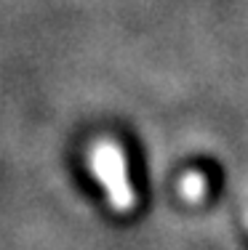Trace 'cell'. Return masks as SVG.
<instances>
[{
  "label": "cell",
  "instance_id": "cell-2",
  "mask_svg": "<svg viewBox=\"0 0 248 250\" xmlns=\"http://www.w3.org/2000/svg\"><path fill=\"white\" fill-rule=\"evenodd\" d=\"M205 189H208V184H205V176L200 173V170H187L179 181V194L187 202H192V205L195 202H203Z\"/></svg>",
  "mask_w": 248,
  "mask_h": 250
},
{
  "label": "cell",
  "instance_id": "cell-1",
  "mask_svg": "<svg viewBox=\"0 0 248 250\" xmlns=\"http://www.w3.org/2000/svg\"><path fill=\"white\" fill-rule=\"evenodd\" d=\"M88 163H91V170L96 176V181L102 184L112 210L131 213L136 208V192H134L131 181H128L126 152L120 149V144H115L112 139H99L91 146Z\"/></svg>",
  "mask_w": 248,
  "mask_h": 250
},
{
  "label": "cell",
  "instance_id": "cell-3",
  "mask_svg": "<svg viewBox=\"0 0 248 250\" xmlns=\"http://www.w3.org/2000/svg\"><path fill=\"white\" fill-rule=\"evenodd\" d=\"M246 226H248V210H246Z\"/></svg>",
  "mask_w": 248,
  "mask_h": 250
}]
</instances>
